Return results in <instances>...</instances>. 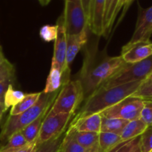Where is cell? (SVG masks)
Segmentation results:
<instances>
[{
    "mask_svg": "<svg viewBox=\"0 0 152 152\" xmlns=\"http://www.w3.org/2000/svg\"><path fill=\"white\" fill-rule=\"evenodd\" d=\"M132 96L141 98L144 100L152 101V83L148 84V83H144L142 82L139 88Z\"/></svg>",
    "mask_w": 152,
    "mask_h": 152,
    "instance_id": "cell-31",
    "label": "cell"
},
{
    "mask_svg": "<svg viewBox=\"0 0 152 152\" xmlns=\"http://www.w3.org/2000/svg\"><path fill=\"white\" fill-rule=\"evenodd\" d=\"M65 135V133H64L63 134L53 138L45 143L38 145V148L36 152H59Z\"/></svg>",
    "mask_w": 152,
    "mask_h": 152,
    "instance_id": "cell-26",
    "label": "cell"
},
{
    "mask_svg": "<svg viewBox=\"0 0 152 152\" xmlns=\"http://www.w3.org/2000/svg\"><path fill=\"white\" fill-rule=\"evenodd\" d=\"M96 53L94 50L87 53L80 76L77 79L83 87L84 100L126 65L120 56H109L100 53L96 56Z\"/></svg>",
    "mask_w": 152,
    "mask_h": 152,
    "instance_id": "cell-1",
    "label": "cell"
},
{
    "mask_svg": "<svg viewBox=\"0 0 152 152\" xmlns=\"http://www.w3.org/2000/svg\"><path fill=\"white\" fill-rule=\"evenodd\" d=\"M152 34V5L142 8L139 5L138 16L134 32L128 44L150 41Z\"/></svg>",
    "mask_w": 152,
    "mask_h": 152,
    "instance_id": "cell-10",
    "label": "cell"
},
{
    "mask_svg": "<svg viewBox=\"0 0 152 152\" xmlns=\"http://www.w3.org/2000/svg\"><path fill=\"white\" fill-rule=\"evenodd\" d=\"M86 149L75 142L65 132L59 152H85Z\"/></svg>",
    "mask_w": 152,
    "mask_h": 152,
    "instance_id": "cell-28",
    "label": "cell"
},
{
    "mask_svg": "<svg viewBox=\"0 0 152 152\" xmlns=\"http://www.w3.org/2000/svg\"><path fill=\"white\" fill-rule=\"evenodd\" d=\"M144 105L141 98L131 96L100 113L102 117L117 118L126 121L139 120Z\"/></svg>",
    "mask_w": 152,
    "mask_h": 152,
    "instance_id": "cell-8",
    "label": "cell"
},
{
    "mask_svg": "<svg viewBox=\"0 0 152 152\" xmlns=\"http://www.w3.org/2000/svg\"><path fill=\"white\" fill-rule=\"evenodd\" d=\"M39 145L37 144V142H32V143H28L26 145L22 147L21 149L16 152H36Z\"/></svg>",
    "mask_w": 152,
    "mask_h": 152,
    "instance_id": "cell-34",
    "label": "cell"
},
{
    "mask_svg": "<svg viewBox=\"0 0 152 152\" xmlns=\"http://www.w3.org/2000/svg\"><path fill=\"white\" fill-rule=\"evenodd\" d=\"M73 117L71 114H54L50 108L42 125L37 140V145L45 143L65 133Z\"/></svg>",
    "mask_w": 152,
    "mask_h": 152,
    "instance_id": "cell-7",
    "label": "cell"
},
{
    "mask_svg": "<svg viewBox=\"0 0 152 152\" xmlns=\"http://www.w3.org/2000/svg\"><path fill=\"white\" fill-rule=\"evenodd\" d=\"M2 55H4V54H3V52H2V50H0V56H2Z\"/></svg>",
    "mask_w": 152,
    "mask_h": 152,
    "instance_id": "cell-39",
    "label": "cell"
},
{
    "mask_svg": "<svg viewBox=\"0 0 152 152\" xmlns=\"http://www.w3.org/2000/svg\"><path fill=\"white\" fill-rule=\"evenodd\" d=\"M144 100V99H143ZM141 120L147 126H152V101L144 100V105L140 114Z\"/></svg>",
    "mask_w": 152,
    "mask_h": 152,
    "instance_id": "cell-32",
    "label": "cell"
},
{
    "mask_svg": "<svg viewBox=\"0 0 152 152\" xmlns=\"http://www.w3.org/2000/svg\"><path fill=\"white\" fill-rule=\"evenodd\" d=\"M56 25H58V34L56 40L54 41V50L52 61L59 65L63 74L64 65L66 57L67 34L60 18L58 19Z\"/></svg>",
    "mask_w": 152,
    "mask_h": 152,
    "instance_id": "cell-14",
    "label": "cell"
},
{
    "mask_svg": "<svg viewBox=\"0 0 152 152\" xmlns=\"http://www.w3.org/2000/svg\"><path fill=\"white\" fill-rule=\"evenodd\" d=\"M143 83H148V84H150V83H152V76H151V77H148L146 80H144Z\"/></svg>",
    "mask_w": 152,
    "mask_h": 152,
    "instance_id": "cell-37",
    "label": "cell"
},
{
    "mask_svg": "<svg viewBox=\"0 0 152 152\" xmlns=\"http://www.w3.org/2000/svg\"><path fill=\"white\" fill-rule=\"evenodd\" d=\"M58 34V25H45L39 30L40 38L45 42H50L55 41Z\"/></svg>",
    "mask_w": 152,
    "mask_h": 152,
    "instance_id": "cell-27",
    "label": "cell"
},
{
    "mask_svg": "<svg viewBox=\"0 0 152 152\" xmlns=\"http://www.w3.org/2000/svg\"><path fill=\"white\" fill-rule=\"evenodd\" d=\"M88 31V30H86L78 35L67 36L66 57L64 65L63 75H70V65L82 48L87 43Z\"/></svg>",
    "mask_w": 152,
    "mask_h": 152,
    "instance_id": "cell-12",
    "label": "cell"
},
{
    "mask_svg": "<svg viewBox=\"0 0 152 152\" xmlns=\"http://www.w3.org/2000/svg\"><path fill=\"white\" fill-rule=\"evenodd\" d=\"M67 36H75L88 30L83 0H65L63 13L59 17Z\"/></svg>",
    "mask_w": 152,
    "mask_h": 152,
    "instance_id": "cell-6",
    "label": "cell"
},
{
    "mask_svg": "<svg viewBox=\"0 0 152 152\" xmlns=\"http://www.w3.org/2000/svg\"><path fill=\"white\" fill-rule=\"evenodd\" d=\"M140 146L142 152L152 151V126H148L145 132L141 134Z\"/></svg>",
    "mask_w": 152,
    "mask_h": 152,
    "instance_id": "cell-29",
    "label": "cell"
},
{
    "mask_svg": "<svg viewBox=\"0 0 152 152\" xmlns=\"http://www.w3.org/2000/svg\"><path fill=\"white\" fill-rule=\"evenodd\" d=\"M133 1L123 0H105L104 7V36L108 37L111 33L119 12L124 7L130 6Z\"/></svg>",
    "mask_w": 152,
    "mask_h": 152,
    "instance_id": "cell-13",
    "label": "cell"
},
{
    "mask_svg": "<svg viewBox=\"0 0 152 152\" xmlns=\"http://www.w3.org/2000/svg\"><path fill=\"white\" fill-rule=\"evenodd\" d=\"M123 142L120 135L108 132L99 133V152H111Z\"/></svg>",
    "mask_w": 152,
    "mask_h": 152,
    "instance_id": "cell-18",
    "label": "cell"
},
{
    "mask_svg": "<svg viewBox=\"0 0 152 152\" xmlns=\"http://www.w3.org/2000/svg\"><path fill=\"white\" fill-rule=\"evenodd\" d=\"M152 56V42H139L134 44H126L122 48L121 55L124 62L134 64Z\"/></svg>",
    "mask_w": 152,
    "mask_h": 152,
    "instance_id": "cell-11",
    "label": "cell"
},
{
    "mask_svg": "<svg viewBox=\"0 0 152 152\" xmlns=\"http://www.w3.org/2000/svg\"><path fill=\"white\" fill-rule=\"evenodd\" d=\"M28 144L20 132L12 135L4 145L0 147V152H16Z\"/></svg>",
    "mask_w": 152,
    "mask_h": 152,
    "instance_id": "cell-23",
    "label": "cell"
},
{
    "mask_svg": "<svg viewBox=\"0 0 152 152\" xmlns=\"http://www.w3.org/2000/svg\"><path fill=\"white\" fill-rule=\"evenodd\" d=\"M41 95V92H37V93H32L28 94L25 96V97L16 105L13 106L10 109V114L9 115L14 116L18 115L19 114L25 112V111L29 109L30 108L35 105L37 102L38 101Z\"/></svg>",
    "mask_w": 152,
    "mask_h": 152,
    "instance_id": "cell-22",
    "label": "cell"
},
{
    "mask_svg": "<svg viewBox=\"0 0 152 152\" xmlns=\"http://www.w3.org/2000/svg\"><path fill=\"white\" fill-rule=\"evenodd\" d=\"M133 152H142V151H141V150H140V148H138L137 149L135 150V151H133Z\"/></svg>",
    "mask_w": 152,
    "mask_h": 152,
    "instance_id": "cell-38",
    "label": "cell"
},
{
    "mask_svg": "<svg viewBox=\"0 0 152 152\" xmlns=\"http://www.w3.org/2000/svg\"><path fill=\"white\" fill-rule=\"evenodd\" d=\"M140 137H138L132 140L123 142L111 152H133L140 148Z\"/></svg>",
    "mask_w": 152,
    "mask_h": 152,
    "instance_id": "cell-30",
    "label": "cell"
},
{
    "mask_svg": "<svg viewBox=\"0 0 152 152\" xmlns=\"http://www.w3.org/2000/svg\"><path fill=\"white\" fill-rule=\"evenodd\" d=\"M142 82H134L111 88H99L85 99L84 104L80 107L71 122H76L95 114H100L120 101L132 96L139 88Z\"/></svg>",
    "mask_w": 152,
    "mask_h": 152,
    "instance_id": "cell-2",
    "label": "cell"
},
{
    "mask_svg": "<svg viewBox=\"0 0 152 152\" xmlns=\"http://www.w3.org/2000/svg\"><path fill=\"white\" fill-rule=\"evenodd\" d=\"M8 79H16V70L13 64L2 55L0 56V82Z\"/></svg>",
    "mask_w": 152,
    "mask_h": 152,
    "instance_id": "cell-25",
    "label": "cell"
},
{
    "mask_svg": "<svg viewBox=\"0 0 152 152\" xmlns=\"http://www.w3.org/2000/svg\"><path fill=\"white\" fill-rule=\"evenodd\" d=\"M59 90L50 94H45L42 91L37 103L31 108L18 115H9L1 129L0 142H6L12 135L16 132H21L45 111H48L57 96Z\"/></svg>",
    "mask_w": 152,
    "mask_h": 152,
    "instance_id": "cell-3",
    "label": "cell"
},
{
    "mask_svg": "<svg viewBox=\"0 0 152 152\" xmlns=\"http://www.w3.org/2000/svg\"><path fill=\"white\" fill-rule=\"evenodd\" d=\"M151 152H152V151H151Z\"/></svg>",
    "mask_w": 152,
    "mask_h": 152,
    "instance_id": "cell-42",
    "label": "cell"
},
{
    "mask_svg": "<svg viewBox=\"0 0 152 152\" xmlns=\"http://www.w3.org/2000/svg\"><path fill=\"white\" fill-rule=\"evenodd\" d=\"M85 152H99V145H98V142L95 144L94 145H93L92 147H91V148L86 149Z\"/></svg>",
    "mask_w": 152,
    "mask_h": 152,
    "instance_id": "cell-35",
    "label": "cell"
},
{
    "mask_svg": "<svg viewBox=\"0 0 152 152\" xmlns=\"http://www.w3.org/2000/svg\"><path fill=\"white\" fill-rule=\"evenodd\" d=\"M101 121H102V117L100 114H95L84 117L76 122H71L68 129H72L76 132L99 133Z\"/></svg>",
    "mask_w": 152,
    "mask_h": 152,
    "instance_id": "cell-15",
    "label": "cell"
},
{
    "mask_svg": "<svg viewBox=\"0 0 152 152\" xmlns=\"http://www.w3.org/2000/svg\"><path fill=\"white\" fill-rule=\"evenodd\" d=\"M7 111L4 107V105L2 103H0V121H1V118H2V116L4 114V113Z\"/></svg>",
    "mask_w": 152,
    "mask_h": 152,
    "instance_id": "cell-36",
    "label": "cell"
},
{
    "mask_svg": "<svg viewBox=\"0 0 152 152\" xmlns=\"http://www.w3.org/2000/svg\"><path fill=\"white\" fill-rule=\"evenodd\" d=\"M16 79H8L0 82V103L4 104V95L10 85H13Z\"/></svg>",
    "mask_w": 152,
    "mask_h": 152,
    "instance_id": "cell-33",
    "label": "cell"
},
{
    "mask_svg": "<svg viewBox=\"0 0 152 152\" xmlns=\"http://www.w3.org/2000/svg\"><path fill=\"white\" fill-rule=\"evenodd\" d=\"M67 83L63 77L62 69L56 62L51 61L50 72L46 80L45 86L42 91L45 94H50L59 91L64 83Z\"/></svg>",
    "mask_w": 152,
    "mask_h": 152,
    "instance_id": "cell-16",
    "label": "cell"
},
{
    "mask_svg": "<svg viewBox=\"0 0 152 152\" xmlns=\"http://www.w3.org/2000/svg\"><path fill=\"white\" fill-rule=\"evenodd\" d=\"M151 76H152V70H151V74H150V75L148 76V77H151Z\"/></svg>",
    "mask_w": 152,
    "mask_h": 152,
    "instance_id": "cell-41",
    "label": "cell"
},
{
    "mask_svg": "<svg viewBox=\"0 0 152 152\" xmlns=\"http://www.w3.org/2000/svg\"><path fill=\"white\" fill-rule=\"evenodd\" d=\"M66 134L86 150L97 143L99 139V133L94 132H76L72 129H68Z\"/></svg>",
    "mask_w": 152,
    "mask_h": 152,
    "instance_id": "cell-17",
    "label": "cell"
},
{
    "mask_svg": "<svg viewBox=\"0 0 152 152\" xmlns=\"http://www.w3.org/2000/svg\"><path fill=\"white\" fill-rule=\"evenodd\" d=\"M102 117V116H101ZM129 123V121L117 118H106L102 117L100 132H108L120 135L121 132Z\"/></svg>",
    "mask_w": 152,
    "mask_h": 152,
    "instance_id": "cell-21",
    "label": "cell"
},
{
    "mask_svg": "<svg viewBox=\"0 0 152 152\" xmlns=\"http://www.w3.org/2000/svg\"><path fill=\"white\" fill-rule=\"evenodd\" d=\"M0 50H2V47H1V44H0Z\"/></svg>",
    "mask_w": 152,
    "mask_h": 152,
    "instance_id": "cell-40",
    "label": "cell"
},
{
    "mask_svg": "<svg viewBox=\"0 0 152 152\" xmlns=\"http://www.w3.org/2000/svg\"><path fill=\"white\" fill-rule=\"evenodd\" d=\"M147 127L148 126L140 119L130 121L121 132L120 137L123 142L132 140L138 137H140L141 134L147 129Z\"/></svg>",
    "mask_w": 152,
    "mask_h": 152,
    "instance_id": "cell-19",
    "label": "cell"
},
{
    "mask_svg": "<svg viewBox=\"0 0 152 152\" xmlns=\"http://www.w3.org/2000/svg\"><path fill=\"white\" fill-rule=\"evenodd\" d=\"M25 94L21 91L16 90L13 88V85H10L9 86L8 89L6 91L4 95V105L6 110L8 109L10 107L14 106L17 103H19L25 96Z\"/></svg>",
    "mask_w": 152,
    "mask_h": 152,
    "instance_id": "cell-24",
    "label": "cell"
},
{
    "mask_svg": "<svg viewBox=\"0 0 152 152\" xmlns=\"http://www.w3.org/2000/svg\"><path fill=\"white\" fill-rule=\"evenodd\" d=\"M88 19V26L94 35L104 36L105 0H83Z\"/></svg>",
    "mask_w": 152,
    "mask_h": 152,
    "instance_id": "cell-9",
    "label": "cell"
},
{
    "mask_svg": "<svg viewBox=\"0 0 152 152\" xmlns=\"http://www.w3.org/2000/svg\"><path fill=\"white\" fill-rule=\"evenodd\" d=\"M152 70V56L141 62L127 64L111 76L99 88H111L134 82L144 81L148 78Z\"/></svg>",
    "mask_w": 152,
    "mask_h": 152,
    "instance_id": "cell-5",
    "label": "cell"
},
{
    "mask_svg": "<svg viewBox=\"0 0 152 152\" xmlns=\"http://www.w3.org/2000/svg\"><path fill=\"white\" fill-rule=\"evenodd\" d=\"M83 101L84 94L80 82L69 80L62 85L50 111L54 114H68L74 117Z\"/></svg>",
    "mask_w": 152,
    "mask_h": 152,
    "instance_id": "cell-4",
    "label": "cell"
},
{
    "mask_svg": "<svg viewBox=\"0 0 152 152\" xmlns=\"http://www.w3.org/2000/svg\"><path fill=\"white\" fill-rule=\"evenodd\" d=\"M48 111H45L38 118L36 119L34 122H32L31 124L24 128L20 132L28 143H32V142H37L42 125L43 121H44Z\"/></svg>",
    "mask_w": 152,
    "mask_h": 152,
    "instance_id": "cell-20",
    "label": "cell"
}]
</instances>
